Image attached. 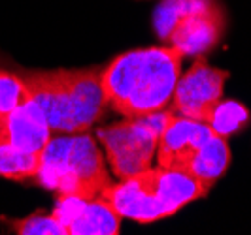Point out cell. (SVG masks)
<instances>
[{"mask_svg": "<svg viewBox=\"0 0 251 235\" xmlns=\"http://www.w3.org/2000/svg\"><path fill=\"white\" fill-rule=\"evenodd\" d=\"M123 218H130L140 224H150L166 218V211L157 190L155 168H148L119 183H112L100 194Z\"/></svg>", "mask_w": 251, "mask_h": 235, "instance_id": "cell-7", "label": "cell"}, {"mask_svg": "<svg viewBox=\"0 0 251 235\" xmlns=\"http://www.w3.org/2000/svg\"><path fill=\"white\" fill-rule=\"evenodd\" d=\"M228 72L210 66L206 55H197L185 75H179L172 94V111L193 121L208 123L215 106L223 100Z\"/></svg>", "mask_w": 251, "mask_h": 235, "instance_id": "cell-5", "label": "cell"}, {"mask_svg": "<svg viewBox=\"0 0 251 235\" xmlns=\"http://www.w3.org/2000/svg\"><path fill=\"white\" fill-rule=\"evenodd\" d=\"M183 55L176 47H140L117 55L102 68L106 104L123 117L164 111L181 75Z\"/></svg>", "mask_w": 251, "mask_h": 235, "instance_id": "cell-1", "label": "cell"}, {"mask_svg": "<svg viewBox=\"0 0 251 235\" xmlns=\"http://www.w3.org/2000/svg\"><path fill=\"white\" fill-rule=\"evenodd\" d=\"M214 134L208 123L193 121L172 111L157 145V164L166 170H187L202 143Z\"/></svg>", "mask_w": 251, "mask_h": 235, "instance_id": "cell-9", "label": "cell"}, {"mask_svg": "<svg viewBox=\"0 0 251 235\" xmlns=\"http://www.w3.org/2000/svg\"><path fill=\"white\" fill-rule=\"evenodd\" d=\"M250 123V111L246 106H242L240 102L234 100H221L215 106L214 113L210 117V128L214 130V134L221 137H228L232 134L240 132L246 124Z\"/></svg>", "mask_w": 251, "mask_h": 235, "instance_id": "cell-14", "label": "cell"}, {"mask_svg": "<svg viewBox=\"0 0 251 235\" xmlns=\"http://www.w3.org/2000/svg\"><path fill=\"white\" fill-rule=\"evenodd\" d=\"M170 113L164 109L142 117H125L99 128L97 136L104 145L110 171L117 179H126L150 168Z\"/></svg>", "mask_w": 251, "mask_h": 235, "instance_id": "cell-4", "label": "cell"}, {"mask_svg": "<svg viewBox=\"0 0 251 235\" xmlns=\"http://www.w3.org/2000/svg\"><path fill=\"white\" fill-rule=\"evenodd\" d=\"M57 72L75 106L79 134L87 132L104 115V109L108 106L102 90V68L93 66V68L57 70Z\"/></svg>", "mask_w": 251, "mask_h": 235, "instance_id": "cell-11", "label": "cell"}, {"mask_svg": "<svg viewBox=\"0 0 251 235\" xmlns=\"http://www.w3.org/2000/svg\"><path fill=\"white\" fill-rule=\"evenodd\" d=\"M51 214L63 224L68 235H117L123 218L100 196L95 199L57 196Z\"/></svg>", "mask_w": 251, "mask_h": 235, "instance_id": "cell-8", "label": "cell"}, {"mask_svg": "<svg viewBox=\"0 0 251 235\" xmlns=\"http://www.w3.org/2000/svg\"><path fill=\"white\" fill-rule=\"evenodd\" d=\"M228 164H230V149L226 143V137L212 134L191 160L187 171L199 177L208 186H214L225 175Z\"/></svg>", "mask_w": 251, "mask_h": 235, "instance_id": "cell-12", "label": "cell"}, {"mask_svg": "<svg viewBox=\"0 0 251 235\" xmlns=\"http://www.w3.org/2000/svg\"><path fill=\"white\" fill-rule=\"evenodd\" d=\"M4 222L12 228L13 234L17 235H68L64 226L53 214H46V213H34L25 218H2Z\"/></svg>", "mask_w": 251, "mask_h": 235, "instance_id": "cell-15", "label": "cell"}, {"mask_svg": "<svg viewBox=\"0 0 251 235\" xmlns=\"http://www.w3.org/2000/svg\"><path fill=\"white\" fill-rule=\"evenodd\" d=\"M40 166V154L15 149L8 143H0V177L12 181L34 179Z\"/></svg>", "mask_w": 251, "mask_h": 235, "instance_id": "cell-13", "label": "cell"}, {"mask_svg": "<svg viewBox=\"0 0 251 235\" xmlns=\"http://www.w3.org/2000/svg\"><path fill=\"white\" fill-rule=\"evenodd\" d=\"M157 36L183 57L206 55L225 30V12L217 0H161L153 15Z\"/></svg>", "mask_w": 251, "mask_h": 235, "instance_id": "cell-3", "label": "cell"}, {"mask_svg": "<svg viewBox=\"0 0 251 235\" xmlns=\"http://www.w3.org/2000/svg\"><path fill=\"white\" fill-rule=\"evenodd\" d=\"M36 179L57 196L95 199L112 185L104 154L87 132L50 137L40 152Z\"/></svg>", "mask_w": 251, "mask_h": 235, "instance_id": "cell-2", "label": "cell"}, {"mask_svg": "<svg viewBox=\"0 0 251 235\" xmlns=\"http://www.w3.org/2000/svg\"><path fill=\"white\" fill-rule=\"evenodd\" d=\"M51 128L36 102L23 98L17 107L0 119V143L40 154L50 141Z\"/></svg>", "mask_w": 251, "mask_h": 235, "instance_id": "cell-10", "label": "cell"}, {"mask_svg": "<svg viewBox=\"0 0 251 235\" xmlns=\"http://www.w3.org/2000/svg\"><path fill=\"white\" fill-rule=\"evenodd\" d=\"M2 119H4V117H2Z\"/></svg>", "mask_w": 251, "mask_h": 235, "instance_id": "cell-16", "label": "cell"}, {"mask_svg": "<svg viewBox=\"0 0 251 235\" xmlns=\"http://www.w3.org/2000/svg\"><path fill=\"white\" fill-rule=\"evenodd\" d=\"M17 75L25 96L36 102L53 132L79 134L75 106L57 70H21Z\"/></svg>", "mask_w": 251, "mask_h": 235, "instance_id": "cell-6", "label": "cell"}]
</instances>
